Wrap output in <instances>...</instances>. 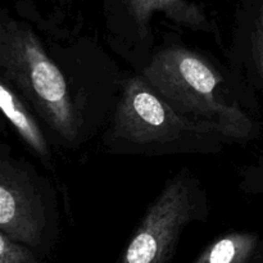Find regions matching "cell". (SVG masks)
Returning <instances> with one entry per match:
<instances>
[{
  "label": "cell",
  "instance_id": "obj_1",
  "mask_svg": "<svg viewBox=\"0 0 263 263\" xmlns=\"http://www.w3.org/2000/svg\"><path fill=\"white\" fill-rule=\"evenodd\" d=\"M0 13V80L45 125L53 141L77 151L103 133L126 77L95 39L58 28L37 13Z\"/></svg>",
  "mask_w": 263,
  "mask_h": 263
},
{
  "label": "cell",
  "instance_id": "obj_2",
  "mask_svg": "<svg viewBox=\"0 0 263 263\" xmlns=\"http://www.w3.org/2000/svg\"><path fill=\"white\" fill-rule=\"evenodd\" d=\"M235 143L243 140L234 131L175 110L139 72L126 76L100 136L102 152L113 156L217 154Z\"/></svg>",
  "mask_w": 263,
  "mask_h": 263
},
{
  "label": "cell",
  "instance_id": "obj_3",
  "mask_svg": "<svg viewBox=\"0 0 263 263\" xmlns=\"http://www.w3.org/2000/svg\"><path fill=\"white\" fill-rule=\"evenodd\" d=\"M139 73L181 115L218 123L243 143L261 135L259 123L247 110L229 68L176 36L157 45Z\"/></svg>",
  "mask_w": 263,
  "mask_h": 263
},
{
  "label": "cell",
  "instance_id": "obj_4",
  "mask_svg": "<svg viewBox=\"0 0 263 263\" xmlns=\"http://www.w3.org/2000/svg\"><path fill=\"white\" fill-rule=\"evenodd\" d=\"M59 228L58 202L50 180L0 145V233L45 256Z\"/></svg>",
  "mask_w": 263,
  "mask_h": 263
},
{
  "label": "cell",
  "instance_id": "obj_5",
  "mask_svg": "<svg viewBox=\"0 0 263 263\" xmlns=\"http://www.w3.org/2000/svg\"><path fill=\"white\" fill-rule=\"evenodd\" d=\"M208 216L210 199L202 181L181 168L146 208L117 263H171L185 229Z\"/></svg>",
  "mask_w": 263,
  "mask_h": 263
},
{
  "label": "cell",
  "instance_id": "obj_6",
  "mask_svg": "<svg viewBox=\"0 0 263 263\" xmlns=\"http://www.w3.org/2000/svg\"><path fill=\"white\" fill-rule=\"evenodd\" d=\"M162 14L175 26L212 35L221 45L218 26L202 5L190 0H104L105 41L118 57L139 72L156 49L152 21Z\"/></svg>",
  "mask_w": 263,
  "mask_h": 263
},
{
  "label": "cell",
  "instance_id": "obj_7",
  "mask_svg": "<svg viewBox=\"0 0 263 263\" xmlns=\"http://www.w3.org/2000/svg\"><path fill=\"white\" fill-rule=\"evenodd\" d=\"M225 55L244 104L256 109L263 102V0H241Z\"/></svg>",
  "mask_w": 263,
  "mask_h": 263
},
{
  "label": "cell",
  "instance_id": "obj_8",
  "mask_svg": "<svg viewBox=\"0 0 263 263\" xmlns=\"http://www.w3.org/2000/svg\"><path fill=\"white\" fill-rule=\"evenodd\" d=\"M0 108L21 140L49 170H53V153L39 118L22 97L3 80H0Z\"/></svg>",
  "mask_w": 263,
  "mask_h": 263
},
{
  "label": "cell",
  "instance_id": "obj_9",
  "mask_svg": "<svg viewBox=\"0 0 263 263\" xmlns=\"http://www.w3.org/2000/svg\"><path fill=\"white\" fill-rule=\"evenodd\" d=\"M261 247L257 233L229 231L208 244L193 263H251Z\"/></svg>",
  "mask_w": 263,
  "mask_h": 263
},
{
  "label": "cell",
  "instance_id": "obj_10",
  "mask_svg": "<svg viewBox=\"0 0 263 263\" xmlns=\"http://www.w3.org/2000/svg\"><path fill=\"white\" fill-rule=\"evenodd\" d=\"M0 263H44L43 257L30 247L0 233Z\"/></svg>",
  "mask_w": 263,
  "mask_h": 263
},
{
  "label": "cell",
  "instance_id": "obj_11",
  "mask_svg": "<svg viewBox=\"0 0 263 263\" xmlns=\"http://www.w3.org/2000/svg\"><path fill=\"white\" fill-rule=\"evenodd\" d=\"M239 189L246 194L263 195V152L239 168Z\"/></svg>",
  "mask_w": 263,
  "mask_h": 263
},
{
  "label": "cell",
  "instance_id": "obj_12",
  "mask_svg": "<svg viewBox=\"0 0 263 263\" xmlns=\"http://www.w3.org/2000/svg\"><path fill=\"white\" fill-rule=\"evenodd\" d=\"M61 4H67V3H72V0H58Z\"/></svg>",
  "mask_w": 263,
  "mask_h": 263
}]
</instances>
